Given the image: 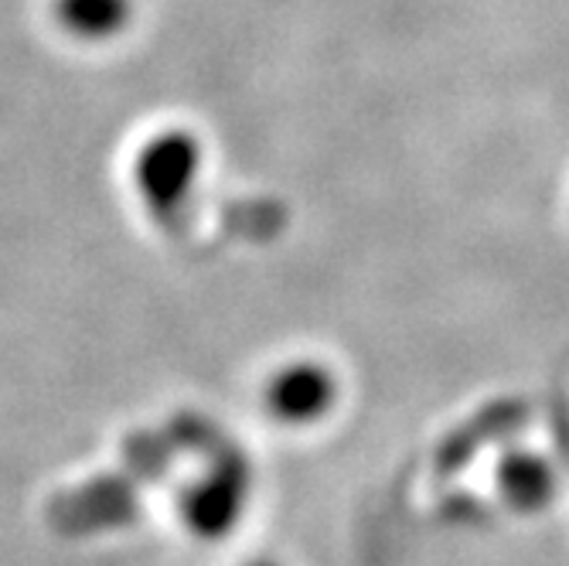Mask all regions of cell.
Instances as JSON below:
<instances>
[{
  "instance_id": "cell-2",
  "label": "cell",
  "mask_w": 569,
  "mask_h": 566,
  "mask_svg": "<svg viewBox=\"0 0 569 566\" xmlns=\"http://www.w3.org/2000/svg\"><path fill=\"white\" fill-rule=\"evenodd\" d=\"M338 403V379L328 366L297 358L280 366L263 386L267 414L283 427H310L325 420Z\"/></svg>"
},
{
  "instance_id": "cell-4",
  "label": "cell",
  "mask_w": 569,
  "mask_h": 566,
  "mask_svg": "<svg viewBox=\"0 0 569 566\" xmlns=\"http://www.w3.org/2000/svg\"><path fill=\"white\" fill-rule=\"evenodd\" d=\"M51 18L69 38L102 44L133 24V0H51Z\"/></svg>"
},
{
  "instance_id": "cell-3",
  "label": "cell",
  "mask_w": 569,
  "mask_h": 566,
  "mask_svg": "<svg viewBox=\"0 0 569 566\" xmlns=\"http://www.w3.org/2000/svg\"><path fill=\"white\" fill-rule=\"evenodd\" d=\"M249 478L242 471H222L204 478L184 498V523L201 539H222L246 512Z\"/></svg>"
},
{
  "instance_id": "cell-6",
  "label": "cell",
  "mask_w": 569,
  "mask_h": 566,
  "mask_svg": "<svg viewBox=\"0 0 569 566\" xmlns=\"http://www.w3.org/2000/svg\"><path fill=\"white\" fill-rule=\"evenodd\" d=\"M249 566H277L273 559H256V563H249Z\"/></svg>"
},
{
  "instance_id": "cell-1",
  "label": "cell",
  "mask_w": 569,
  "mask_h": 566,
  "mask_svg": "<svg viewBox=\"0 0 569 566\" xmlns=\"http://www.w3.org/2000/svg\"><path fill=\"white\" fill-rule=\"evenodd\" d=\"M204 168V147L191 130L171 127L153 133L133 161V185L153 219H174L188 209Z\"/></svg>"
},
{
  "instance_id": "cell-5",
  "label": "cell",
  "mask_w": 569,
  "mask_h": 566,
  "mask_svg": "<svg viewBox=\"0 0 569 566\" xmlns=\"http://www.w3.org/2000/svg\"><path fill=\"white\" fill-rule=\"evenodd\" d=\"M498 485L505 498L519 508H539L556 491V475L542 457L532 454H511L498 468Z\"/></svg>"
}]
</instances>
